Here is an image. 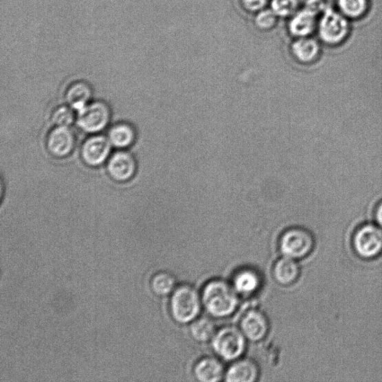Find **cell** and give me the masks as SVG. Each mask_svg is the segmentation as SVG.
<instances>
[{"instance_id": "obj_11", "label": "cell", "mask_w": 382, "mask_h": 382, "mask_svg": "<svg viewBox=\"0 0 382 382\" xmlns=\"http://www.w3.org/2000/svg\"><path fill=\"white\" fill-rule=\"evenodd\" d=\"M137 164L134 156L126 151H118L109 160L107 171L114 181L127 182L135 176Z\"/></svg>"}, {"instance_id": "obj_9", "label": "cell", "mask_w": 382, "mask_h": 382, "mask_svg": "<svg viewBox=\"0 0 382 382\" xmlns=\"http://www.w3.org/2000/svg\"><path fill=\"white\" fill-rule=\"evenodd\" d=\"M112 147L109 138L92 136L87 139L83 145L82 158L88 166L98 167L108 159Z\"/></svg>"}, {"instance_id": "obj_12", "label": "cell", "mask_w": 382, "mask_h": 382, "mask_svg": "<svg viewBox=\"0 0 382 382\" xmlns=\"http://www.w3.org/2000/svg\"><path fill=\"white\" fill-rule=\"evenodd\" d=\"M242 331L247 339L257 342L263 340L269 331L266 317L259 310L248 312L242 321Z\"/></svg>"}, {"instance_id": "obj_17", "label": "cell", "mask_w": 382, "mask_h": 382, "mask_svg": "<svg viewBox=\"0 0 382 382\" xmlns=\"http://www.w3.org/2000/svg\"><path fill=\"white\" fill-rule=\"evenodd\" d=\"M92 90L85 82H77L71 85L66 92V100L70 107L77 112L83 110L90 103Z\"/></svg>"}, {"instance_id": "obj_26", "label": "cell", "mask_w": 382, "mask_h": 382, "mask_svg": "<svg viewBox=\"0 0 382 382\" xmlns=\"http://www.w3.org/2000/svg\"><path fill=\"white\" fill-rule=\"evenodd\" d=\"M238 3L242 11L253 16L269 7L270 0H238Z\"/></svg>"}, {"instance_id": "obj_4", "label": "cell", "mask_w": 382, "mask_h": 382, "mask_svg": "<svg viewBox=\"0 0 382 382\" xmlns=\"http://www.w3.org/2000/svg\"><path fill=\"white\" fill-rule=\"evenodd\" d=\"M279 246L284 257L297 260L304 259L312 253L315 240L308 231L294 228L288 229L282 235Z\"/></svg>"}, {"instance_id": "obj_23", "label": "cell", "mask_w": 382, "mask_h": 382, "mask_svg": "<svg viewBox=\"0 0 382 382\" xmlns=\"http://www.w3.org/2000/svg\"><path fill=\"white\" fill-rule=\"evenodd\" d=\"M269 7L280 20L287 21L299 10V0H270Z\"/></svg>"}, {"instance_id": "obj_22", "label": "cell", "mask_w": 382, "mask_h": 382, "mask_svg": "<svg viewBox=\"0 0 382 382\" xmlns=\"http://www.w3.org/2000/svg\"><path fill=\"white\" fill-rule=\"evenodd\" d=\"M151 286L156 295L165 297L170 295L173 290L176 280L172 274L161 272L154 275Z\"/></svg>"}, {"instance_id": "obj_19", "label": "cell", "mask_w": 382, "mask_h": 382, "mask_svg": "<svg viewBox=\"0 0 382 382\" xmlns=\"http://www.w3.org/2000/svg\"><path fill=\"white\" fill-rule=\"evenodd\" d=\"M260 286L259 275L250 270L239 272L235 277L233 287L238 294L250 295Z\"/></svg>"}, {"instance_id": "obj_6", "label": "cell", "mask_w": 382, "mask_h": 382, "mask_svg": "<svg viewBox=\"0 0 382 382\" xmlns=\"http://www.w3.org/2000/svg\"><path fill=\"white\" fill-rule=\"evenodd\" d=\"M111 112L103 102L89 103L78 112L77 123L80 129L87 133H96L103 130L110 122Z\"/></svg>"}, {"instance_id": "obj_25", "label": "cell", "mask_w": 382, "mask_h": 382, "mask_svg": "<svg viewBox=\"0 0 382 382\" xmlns=\"http://www.w3.org/2000/svg\"><path fill=\"white\" fill-rule=\"evenodd\" d=\"M343 12L351 17H357L365 10V0H339Z\"/></svg>"}, {"instance_id": "obj_21", "label": "cell", "mask_w": 382, "mask_h": 382, "mask_svg": "<svg viewBox=\"0 0 382 382\" xmlns=\"http://www.w3.org/2000/svg\"><path fill=\"white\" fill-rule=\"evenodd\" d=\"M281 20L270 7L256 13L253 16L254 28L262 33H268L277 29Z\"/></svg>"}, {"instance_id": "obj_2", "label": "cell", "mask_w": 382, "mask_h": 382, "mask_svg": "<svg viewBox=\"0 0 382 382\" xmlns=\"http://www.w3.org/2000/svg\"><path fill=\"white\" fill-rule=\"evenodd\" d=\"M201 310L198 293L191 286L177 288L171 300V312L174 321L181 324L195 321Z\"/></svg>"}, {"instance_id": "obj_13", "label": "cell", "mask_w": 382, "mask_h": 382, "mask_svg": "<svg viewBox=\"0 0 382 382\" xmlns=\"http://www.w3.org/2000/svg\"><path fill=\"white\" fill-rule=\"evenodd\" d=\"M319 50L318 43L310 37L291 39L288 45L291 59L301 65L312 62L317 57Z\"/></svg>"}, {"instance_id": "obj_15", "label": "cell", "mask_w": 382, "mask_h": 382, "mask_svg": "<svg viewBox=\"0 0 382 382\" xmlns=\"http://www.w3.org/2000/svg\"><path fill=\"white\" fill-rule=\"evenodd\" d=\"M229 382H253L259 376V369L251 360H241L231 366L226 373Z\"/></svg>"}, {"instance_id": "obj_14", "label": "cell", "mask_w": 382, "mask_h": 382, "mask_svg": "<svg viewBox=\"0 0 382 382\" xmlns=\"http://www.w3.org/2000/svg\"><path fill=\"white\" fill-rule=\"evenodd\" d=\"M194 376L202 382H217L224 376V368L217 359L205 358L195 366Z\"/></svg>"}, {"instance_id": "obj_3", "label": "cell", "mask_w": 382, "mask_h": 382, "mask_svg": "<svg viewBox=\"0 0 382 382\" xmlns=\"http://www.w3.org/2000/svg\"><path fill=\"white\" fill-rule=\"evenodd\" d=\"M246 337L242 330L226 326L217 332L212 339V346L220 357L226 361L238 359L246 348Z\"/></svg>"}, {"instance_id": "obj_5", "label": "cell", "mask_w": 382, "mask_h": 382, "mask_svg": "<svg viewBox=\"0 0 382 382\" xmlns=\"http://www.w3.org/2000/svg\"><path fill=\"white\" fill-rule=\"evenodd\" d=\"M355 253L364 259H372L382 253V230L371 224L360 227L354 234Z\"/></svg>"}, {"instance_id": "obj_16", "label": "cell", "mask_w": 382, "mask_h": 382, "mask_svg": "<svg viewBox=\"0 0 382 382\" xmlns=\"http://www.w3.org/2000/svg\"><path fill=\"white\" fill-rule=\"evenodd\" d=\"M273 277L281 286H291L299 277V268L296 260L284 256L275 263Z\"/></svg>"}, {"instance_id": "obj_1", "label": "cell", "mask_w": 382, "mask_h": 382, "mask_svg": "<svg viewBox=\"0 0 382 382\" xmlns=\"http://www.w3.org/2000/svg\"><path fill=\"white\" fill-rule=\"evenodd\" d=\"M202 304L211 316L229 317L238 306L237 292L224 281H211L203 288Z\"/></svg>"}, {"instance_id": "obj_8", "label": "cell", "mask_w": 382, "mask_h": 382, "mask_svg": "<svg viewBox=\"0 0 382 382\" xmlns=\"http://www.w3.org/2000/svg\"><path fill=\"white\" fill-rule=\"evenodd\" d=\"M76 146V136L70 127H56L47 139L49 153L56 158H65L72 153Z\"/></svg>"}, {"instance_id": "obj_20", "label": "cell", "mask_w": 382, "mask_h": 382, "mask_svg": "<svg viewBox=\"0 0 382 382\" xmlns=\"http://www.w3.org/2000/svg\"><path fill=\"white\" fill-rule=\"evenodd\" d=\"M193 339L199 343H206L215 335V326L209 318L202 317L196 319L191 326Z\"/></svg>"}, {"instance_id": "obj_10", "label": "cell", "mask_w": 382, "mask_h": 382, "mask_svg": "<svg viewBox=\"0 0 382 382\" xmlns=\"http://www.w3.org/2000/svg\"><path fill=\"white\" fill-rule=\"evenodd\" d=\"M317 13L305 7L288 19L286 31L291 39L310 37L317 25Z\"/></svg>"}, {"instance_id": "obj_27", "label": "cell", "mask_w": 382, "mask_h": 382, "mask_svg": "<svg viewBox=\"0 0 382 382\" xmlns=\"http://www.w3.org/2000/svg\"><path fill=\"white\" fill-rule=\"evenodd\" d=\"M376 218L379 226L382 228V202L377 209Z\"/></svg>"}, {"instance_id": "obj_7", "label": "cell", "mask_w": 382, "mask_h": 382, "mask_svg": "<svg viewBox=\"0 0 382 382\" xmlns=\"http://www.w3.org/2000/svg\"><path fill=\"white\" fill-rule=\"evenodd\" d=\"M319 36L328 43H335L343 39L348 32V23L330 8H326L318 25Z\"/></svg>"}, {"instance_id": "obj_24", "label": "cell", "mask_w": 382, "mask_h": 382, "mask_svg": "<svg viewBox=\"0 0 382 382\" xmlns=\"http://www.w3.org/2000/svg\"><path fill=\"white\" fill-rule=\"evenodd\" d=\"M52 120L56 127H70L74 120L72 108H69L67 106H60L52 114Z\"/></svg>"}, {"instance_id": "obj_18", "label": "cell", "mask_w": 382, "mask_h": 382, "mask_svg": "<svg viewBox=\"0 0 382 382\" xmlns=\"http://www.w3.org/2000/svg\"><path fill=\"white\" fill-rule=\"evenodd\" d=\"M136 132L129 124L119 123L113 127L109 133V139L114 147L127 148L134 143Z\"/></svg>"}]
</instances>
